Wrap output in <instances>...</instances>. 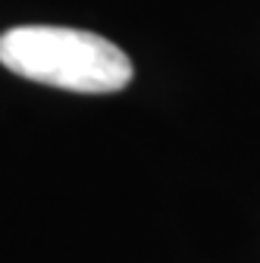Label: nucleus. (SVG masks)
Here are the masks:
<instances>
[{"mask_svg": "<svg viewBox=\"0 0 260 263\" xmlns=\"http://www.w3.org/2000/svg\"><path fill=\"white\" fill-rule=\"evenodd\" d=\"M0 66L76 94H110L132 82V60L113 41L82 28L19 25L0 35Z\"/></svg>", "mask_w": 260, "mask_h": 263, "instance_id": "nucleus-1", "label": "nucleus"}]
</instances>
